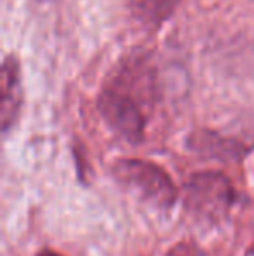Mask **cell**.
I'll return each instance as SVG.
<instances>
[{
	"mask_svg": "<svg viewBox=\"0 0 254 256\" xmlns=\"http://www.w3.org/2000/svg\"><path fill=\"white\" fill-rule=\"evenodd\" d=\"M155 75L145 60H127L112 74L98 96V110L105 122L126 142L145 140L148 115L155 103Z\"/></svg>",
	"mask_w": 254,
	"mask_h": 256,
	"instance_id": "cell-1",
	"label": "cell"
},
{
	"mask_svg": "<svg viewBox=\"0 0 254 256\" xmlns=\"http://www.w3.org/2000/svg\"><path fill=\"white\" fill-rule=\"evenodd\" d=\"M112 174L117 183L157 211H171L180 197L169 172L145 158H119L113 162Z\"/></svg>",
	"mask_w": 254,
	"mask_h": 256,
	"instance_id": "cell-2",
	"label": "cell"
},
{
	"mask_svg": "<svg viewBox=\"0 0 254 256\" xmlns=\"http://www.w3.org/2000/svg\"><path fill=\"white\" fill-rule=\"evenodd\" d=\"M185 209L200 223H221L237 206L239 194L227 174L220 171L195 172L185 183Z\"/></svg>",
	"mask_w": 254,
	"mask_h": 256,
	"instance_id": "cell-3",
	"label": "cell"
},
{
	"mask_svg": "<svg viewBox=\"0 0 254 256\" xmlns=\"http://www.w3.org/2000/svg\"><path fill=\"white\" fill-rule=\"evenodd\" d=\"M2 103H0V118H2V131L7 132L14 124L21 112L23 103V89H21V72L19 61L14 54L7 56L2 63Z\"/></svg>",
	"mask_w": 254,
	"mask_h": 256,
	"instance_id": "cell-4",
	"label": "cell"
},
{
	"mask_svg": "<svg viewBox=\"0 0 254 256\" xmlns=\"http://www.w3.org/2000/svg\"><path fill=\"white\" fill-rule=\"evenodd\" d=\"M193 142H190V146L197 152H204L207 155H213L214 148H220L223 154V158H237L239 155V145L234 142H227V140H221L216 134H193Z\"/></svg>",
	"mask_w": 254,
	"mask_h": 256,
	"instance_id": "cell-5",
	"label": "cell"
},
{
	"mask_svg": "<svg viewBox=\"0 0 254 256\" xmlns=\"http://www.w3.org/2000/svg\"><path fill=\"white\" fill-rule=\"evenodd\" d=\"M180 0H134V7L139 10L141 18L150 23H162L176 9Z\"/></svg>",
	"mask_w": 254,
	"mask_h": 256,
	"instance_id": "cell-6",
	"label": "cell"
},
{
	"mask_svg": "<svg viewBox=\"0 0 254 256\" xmlns=\"http://www.w3.org/2000/svg\"><path fill=\"white\" fill-rule=\"evenodd\" d=\"M164 256H207V254L195 242L183 240V242H178L176 246L171 248Z\"/></svg>",
	"mask_w": 254,
	"mask_h": 256,
	"instance_id": "cell-7",
	"label": "cell"
},
{
	"mask_svg": "<svg viewBox=\"0 0 254 256\" xmlns=\"http://www.w3.org/2000/svg\"><path fill=\"white\" fill-rule=\"evenodd\" d=\"M37 256H63V254L56 253V251H52V250H42Z\"/></svg>",
	"mask_w": 254,
	"mask_h": 256,
	"instance_id": "cell-8",
	"label": "cell"
},
{
	"mask_svg": "<svg viewBox=\"0 0 254 256\" xmlns=\"http://www.w3.org/2000/svg\"><path fill=\"white\" fill-rule=\"evenodd\" d=\"M246 256H254V244L248 250V253H246Z\"/></svg>",
	"mask_w": 254,
	"mask_h": 256,
	"instance_id": "cell-9",
	"label": "cell"
}]
</instances>
